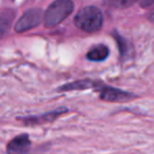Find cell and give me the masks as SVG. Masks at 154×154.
Listing matches in <instances>:
<instances>
[{
    "label": "cell",
    "instance_id": "obj_10",
    "mask_svg": "<svg viewBox=\"0 0 154 154\" xmlns=\"http://www.w3.org/2000/svg\"><path fill=\"white\" fill-rule=\"evenodd\" d=\"M114 37H115V40L118 45L119 48V52H120V56L122 57V59H127V58L130 57V51H131V47L130 43L124 38L120 35H118L116 32L113 33Z\"/></svg>",
    "mask_w": 154,
    "mask_h": 154
},
{
    "label": "cell",
    "instance_id": "obj_3",
    "mask_svg": "<svg viewBox=\"0 0 154 154\" xmlns=\"http://www.w3.org/2000/svg\"><path fill=\"white\" fill-rule=\"evenodd\" d=\"M94 90L99 93V96L103 100L109 101V103H125V101L136 98V95L132 94V93L107 86L100 82H96Z\"/></svg>",
    "mask_w": 154,
    "mask_h": 154
},
{
    "label": "cell",
    "instance_id": "obj_7",
    "mask_svg": "<svg viewBox=\"0 0 154 154\" xmlns=\"http://www.w3.org/2000/svg\"><path fill=\"white\" fill-rule=\"evenodd\" d=\"M96 82H93L90 79H82L77 80L74 82L63 85L59 87L58 92H68V91H75V90H87V89H94Z\"/></svg>",
    "mask_w": 154,
    "mask_h": 154
},
{
    "label": "cell",
    "instance_id": "obj_1",
    "mask_svg": "<svg viewBox=\"0 0 154 154\" xmlns=\"http://www.w3.org/2000/svg\"><path fill=\"white\" fill-rule=\"evenodd\" d=\"M103 13L96 7H85L76 14L75 26L87 33H94L100 30L103 26Z\"/></svg>",
    "mask_w": 154,
    "mask_h": 154
},
{
    "label": "cell",
    "instance_id": "obj_12",
    "mask_svg": "<svg viewBox=\"0 0 154 154\" xmlns=\"http://www.w3.org/2000/svg\"><path fill=\"white\" fill-rule=\"evenodd\" d=\"M154 3V0H139V5L141 8H147L150 7Z\"/></svg>",
    "mask_w": 154,
    "mask_h": 154
},
{
    "label": "cell",
    "instance_id": "obj_4",
    "mask_svg": "<svg viewBox=\"0 0 154 154\" xmlns=\"http://www.w3.org/2000/svg\"><path fill=\"white\" fill-rule=\"evenodd\" d=\"M43 11L38 8L30 9L24 12L23 15L16 22L14 30L16 33H24L38 26L43 20Z\"/></svg>",
    "mask_w": 154,
    "mask_h": 154
},
{
    "label": "cell",
    "instance_id": "obj_8",
    "mask_svg": "<svg viewBox=\"0 0 154 154\" xmlns=\"http://www.w3.org/2000/svg\"><path fill=\"white\" fill-rule=\"evenodd\" d=\"M109 56V48L105 45H97L92 47L87 53V58L91 61H103Z\"/></svg>",
    "mask_w": 154,
    "mask_h": 154
},
{
    "label": "cell",
    "instance_id": "obj_13",
    "mask_svg": "<svg viewBox=\"0 0 154 154\" xmlns=\"http://www.w3.org/2000/svg\"><path fill=\"white\" fill-rule=\"evenodd\" d=\"M150 19H151L152 21L154 22V11L152 12V14H151V15H150Z\"/></svg>",
    "mask_w": 154,
    "mask_h": 154
},
{
    "label": "cell",
    "instance_id": "obj_11",
    "mask_svg": "<svg viewBox=\"0 0 154 154\" xmlns=\"http://www.w3.org/2000/svg\"><path fill=\"white\" fill-rule=\"evenodd\" d=\"M138 0H103V5L113 9H127L132 7Z\"/></svg>",
    "mask_w": 154,
    "mask_h": 154
},
{
    "label": "cell",
    "instance_id": "obj_5",
    "mask_svg": "<svg viewBox=\"0 0 154 154\" xmlns=\"http://www.w3.org/2000/svg\"><path fill=\"white\" fill-rule=\"evenodd\" d=\"M31 147L30 136L28 134H20L15 136L7 145L8 154H26Z\"/></svg>",
    "mask_w": 154,
    "mask_h": 154
},
{
    "label": "cell",
    "instance_id": "obj_9",
    "mask_svg": "<svg viewBox=\"0 0 154 154\" xmlns=\"http://www.w3.org/2000/svg\"><path fill=\"white\" fill-rule=\"evenodd\" d=\"M14 17L13 12H5L0 15V39L3 38L11 26L12 20Z\"/></svg>",
    "mask_w": 154,
    "mask_h": 154
},
{
    "label": "cell",
    "instance_id": "obj_2",
    "mask_svg": "<svg viewBox=\"0 0 154 154\" xmlns=\"http://www.w3.org/2000/svg\"><path fill=\"white\" fill-rule=\"evenodd\" d=\"M74 11V2L72 0H55L43 14V22L45 28H54L61 23Z\"/></svg>",
    "mask_w": 154,
    "mask_h": 154
},
{
    "label": "cell",
    "instance_id": "obj_6",
    "mask_svg": "<svg viewBox=\"0 0 154 154\" xmlns=\"http://www.w3.org/2000/svg\"><path fill=\"white\" fill-rule=\"evenodd\" d=\"M68 110L66 108H59L57 110L54 111L48 112L42 115L38 116H26V117H18L19 120H22L23 124L28 125V126H34V125H41L45 124V122H54L57 117H59L61 114H63L64 112H66Z\"/></svg>",
    "mask_w": 154,
    "mask_h": 154
}]
</instances>
